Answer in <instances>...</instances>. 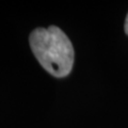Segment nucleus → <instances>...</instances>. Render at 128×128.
Listing matches in <instances>:
<instances>
[{
	"label": "nucleus",
	"mask_w": 128,
	"mask_h": 128,
	"mask_svg": "<svg viewBox=\"0 0 128 128\" xmlns=\"http://www.w3.org/2000/svg\"><path fill=\"white\" fill-rule=\"evenodd\" d=\"M29 43L35 58L49 74L62 78L70 73L75 59L74 47L60 28H38L31 32Z\"/></svg>",
	"instance_id": "nucleus-1"
},
{
	"label": "nucleus",
	"mask_w": 128,
	"mask_h": 128,
	"mask_svg": "<svg viewBox=\"0 0 128 128\" xmlns=\"http://www.w3.org/2000/svg\"><path fill=\"white\" fill-rule=\"evenodd\" d=\"M124 30H125V33L128 35V13L126 16V19H125V25H124Z\"/></svg>",
	"instance_id": "nucleus-2"
}]
</instances>
